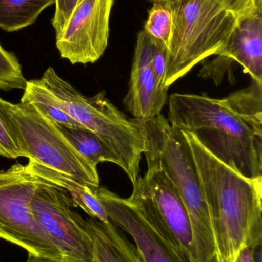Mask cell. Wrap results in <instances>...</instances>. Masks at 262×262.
Listing matches in <instances>:
<instances>
[{"instance_id":"obj_1","label":"cell","mask_w":262,"mask_h":262,"mask_svg":"<svg viewBox=\"0 0 262 262\" xmlns=\"http://www.w3.org/2000/svg\"><path fill=\"white\" fill-rule=\"evenodd\" d=\"M190 144L209 208L215 262H235L262 241V178L244 177L209 152L191 133Z\"/></svg>"},{"instance_id":"obj_2","label":"cell","mask_w":262,"mask_h":262,"mask_svg":"<svg viewBox=\"0 0 262 262\" xmlns=\"http://www.w3.org/2000/svg\"><path fill=\"white\" fill-rule=\"evenodd\" d=\"M168 115L173 127L193 134L220 161L247 178H262V134L225 98L173 94Z\"/></svg>"},{"instance_id":"obj_3","label":"cell","mask_w":262,"mask_h":262,"mask_svg":"<svg viewBox=\"0 0 262 262\" xmlns=\"http://www.w3.org/2000/svg\"><path fill=\"white\" fill-rule=\"evenodd\" d=\"M172 29L165 87L226 42L241 17L261 0H171Z\"/></svg>"},{"instance_id":"obj_4","label":"cell","mask_w":262,"mask_h":262,"mask_svg":"<svg viewBox=\"0 0 262 262\" xmlns=\"http://www.w3.org/2000/svg\"><path fill=\"white\" fill-rule=\"evenodd\" d=\"M148 167L155 166L179 194L190 219L195 262H215V244L209 208L187 137L162 114L140 121Z\"/></svg>"},{"instance_id":"obj_5","label":"cell","mask_w":262,"mask_h":262,"mask_svg":"<svg viewBox=\"0 0 262 262\" xmlns=\"http://www.w3.org/2000/svg\"><path fill=\"white\" fill-rule=\"evenodd\" d=\"M40 81L58 98L73 119L93 131L107 146L132 185L139 177L145 146L141 122L126 116L101 92L87 97L48 68Z\"/></svg>"},{"instance_id":"obj_6","label":"cell","mask_w":262,"mask_h":262,"mask_svg":"<svg viewBox=\"0 0 262 262\" xmlns=\"http://www.w3.org/2000/svg\"><path fill=\"white\" fill-rule=\"evenodd\" d=\"M0 111L16 139L23 157L73 177L94 189L100 186L96 165L83 157L55 124L30 104H13L0 98Z\"/></svg>"},{"instance_id":"obj_7","label":"cell","mask_w":262,"mask_h":262,"mask_svg":"<svg viewBox=\"0 0 262 262\" xmlns=\"http://www.w3.org/2000/svg\"><path fill=\"white\" fill-rule=\"evenodd\" d=\"M39 183L26 165L15 163L0 170V238L23 248L29 255L63 262L32 213V199Z\"/></svg>"},{"instance_id":"obj_8","label":"cell","mask_w":262,"mask_h":262,"mask_svg":"<svg viewBox=\"0 0 262 262\" xmlns=\"http://www.w3.org/2000/svg\"><path fill=\"white\" fill-rule=\"evenodd\" d=\"M132 186L133 190L128 200L178 252L195 262L187 209L166 174L155 166H150Z\"/></svg>"},{"instance_id":"obj_9","label":"cell","mask_w":262,"mask_h":262,"mask_svg":"<svg viewBox=\"0 0 262 262\" xmlns=\"http://www.w3.org/2000/svg\"><path fill=\"white\" fill-rule=\"evenodd\" d=\"M31 206L34 216L59 251L63 262H94L93 242L86 219L74 209L68 192L40 181Z\"/></svg>"},{"instance_id":"obj_10","label":"cell","mask_w":262,"mask_h":262,"mask_svg":"<svg viewBox=\"0 0 262 262\" xmlns=\"http://www.w3.org/2000/svg\"><path fill=\"white\" fill-rule=\"evenodd\" d=\"M114 0H83L56 34L62 58L72 64L95 63L108 46L109 18Z\"/></svg>"},{"instance_id":"obj_11","label":"cell","mask_w":262,"mask_h":262,"mask_svg":"<svg viewBox=\"0 0 262 262\" xmlns=\"http://www.w3.org/2000/svg\"><path fill=\"white\" fill-rule=\"evenodd\" d=\"M261 3L245 14L226 42L215 52L216 58L203 66L199 76L221 84L225 75L237 62L252 80L262 83Z\"/></svg>"},{"instance_id":"obj_12","label":"cell","mask_w":262,"mask_h":262,"mask_svg":"<svg viewBox=\"0 0 262 262\" xmlns=\"http://www.w3.org/2000/svg\"><path fill=\"white\" fill-rule=\"evenodd\" d=\"M96 195L109 221L132 238L143 262H192L169 243L128 199L104 186Z\"/></svg>"},{"instance_id":"obj_13","label":"cell","mask_w":262,"mask_h":262,"mask_svg":"<svg viewBox=\"0 0 262 262\" xmlns=\"http://www.w3.org/2000/svg\"><path fill=\"white\" fill-rule=\"evenodd\" d=\"M153 38L143 29L138 33L134 52L129 91L123 100L133 119L146 121L161 114L168 89L158 85L152 67Z\"/></svg>"},{"instance_id":"obj_14","label":"cell","mask_w":262,"mask_h":262,"mask_svg":"<svg viewBox=\"0 0 262 262\" xmlns=\"http://www.w3.org/2000/svg\"><path fill=\"white\" fill-rule=\"evenodd\" d=\"M26 166L29 172L37 180L68 192L75 207L81 208L90 218L104 223H109L106 209L95 192L96 189L34 160H29Z\"/></svg>"},{"instance_id":"obj_15","label":"cell","mask_w":262,"mask_h":262,"mask_svg":"<svg viewBox=\"0 0 262 262\" xmlns=\"http://www.w3.org/2000/svg\"><path fill=\"white\" fill-rule=\"evenodd\" d=\"M86 224L93 242L94 262H143L135 245L113 223L89 217Z\"/></svg>"},{"instance_id":"obj_16","label":"cell","mask_w":262,"mask_h":262,"mask_svg":"<svg viewBox=\"0 0 262 262\" xmlns=\"http://www.w3.org/2000/svg\"><path fill=\"white\" fill-rule=\"evenodd\" d=\"M21 101L30 104L54 124L86 128L71 117L56 96L43 85L39 79L27 81Z\"/></svg>"},{"instance_id":"obj_17","label":"cell","mask_w":262,"mask_h":262,"mask_svg":"<svg viewBox=\"0 0 262 262\" xmlns=\"http://www.w3.org/2000/svg\"><path fill=\"white\" fill-rule=\"evenodd\" d=\"M55 0H0V28L15 32L33 24Z\"/></svg>"},{"instance_id":"obj_18","label":"cell","mask_w":262,"mask_h":262,"mask_svg":"<svg viewBox=\"0 0 262 262\" xmlns=\"http://www.w3.org/2000/svg\"><path fill=\"white\" fill-rule=\"evenodd\" d=\"M55 126L70 144L90 163L96 166L104 162L116 164L115 157L93 131L58 124H55Z\"/></svg>"},{"instance_id":"obj_19","label":"cell","mask_w":262,"mask_h":262,"mask_svg":"<svg viewBox=\"0 0 262 262\" xmlns=\"http://www.w3.org/2000/svg\"><path fill=\"white\" fill-rule=\"evenodd\" d=\"M224 98L255 130L262 134V83L252 80L249 87Z\"/></svg>"},{"instance_id":"obj_20","label":"cell","mask_w":262,"mask_h":262,"mask_svg":"<svg viewBox=\"0 0 262 262\" xmlns=\"http://www.w3.org/2000/svg\"><path fill=\"white\" fill-rule=\"evenodd\" d=\"M172 12L169 1L155 2L149 12L144 30L151 37L169 46L172 35Z\"/></svg>"},{"instance_id":"obj_21","label":"cell","mask_w":262,"mask_h":262,"mask_svg":"<svg viewBox=\"0 0 262 262\" xmlns=\"http://www.w3.org/2000/svg\"><path fill=\"white\" fill-rule=\"evenodd\" d=\"M27 80L23 76L22 68L13 54L7 52L0 45V90H24Z\"/></svg>"},{"instance_id":"obj_22","label":"cell","mask_w":262,"mask_h":262,"mask_svg":"<svg viewBox=\"0 0 262 262\" xmlns=\"http://www.w3.org/2000/svg\"><path fill=\"white\" fill-rule=\"evenodd\" d=\"M0 155L9 159L23 157L9 123L0 111Z\"/></svg>"},{"instance_id":"obj_23","label":"cell","mask_w":262,"mask_h":262,"mask_svg":"<svg viewBox=\"0 0 262 262\" xmlns=\"http://www.w3.org/2000/svg\"><path fill=\"white\" fill-rule=\"evenodd\" d=\"M168 47L160 41L153 38V54H152V67L156 77L158 85L161 89H168L165 87L164 80L167 69Z\"/></svg>"},{"instance_id":"obj_24","label":"cell","mask_w":262,"mask_h":262,"mask_svg":"<svg viewBox=\"0 0 262 262\" xmlns=\"http://www.w3.org/2000/svg\"><path fill=\"white\" fill-rule=\"evenodd\" d=\"M83 0H55V15L52 20V26L58 34L70 16L75 6Z\"/></svg>"},{"instance_id":"obj_25","label":"cell","mask_w":262,"mask_h":262,"mask_svg":"<svg viewBox=\"0 0 262 262\" xmlns=\"http://www.w3.org/2000/svg\"><path fill=\"white\" fill-rule=\"evenodd\" d=\"M255 249L249 247L245 248L238 254L235 262H257L255 258Z\"/></svg>"},{"instance_id":"obj_26","label":"cell","mask_w":262,"mask_h":262,"mask_svg":"<svg viewBox=\"0 0 262 262\" xmlns=\"http://www.w3.org/2000/svg\"><path fill=\"white\" fill-rule=\"evenodd\" d=\"M26 262H63L53 261V260L46 259V258H37V257L32 256L29 255V258Z\"/></svg>"},{"instance_id":"obj_27","label":"cell","mask_w":262,"mask_h":262,"mask_svg":"<svg viewBox=\"0 0 262 262\" xmlns=\"http://www.w3.org/2000/svg\"><path fill=\"white\" fill-rule=\"evenodd\" d=\"M154 1L158 2V1H171V0H154Z\"/></svg>"}]
</instances>
